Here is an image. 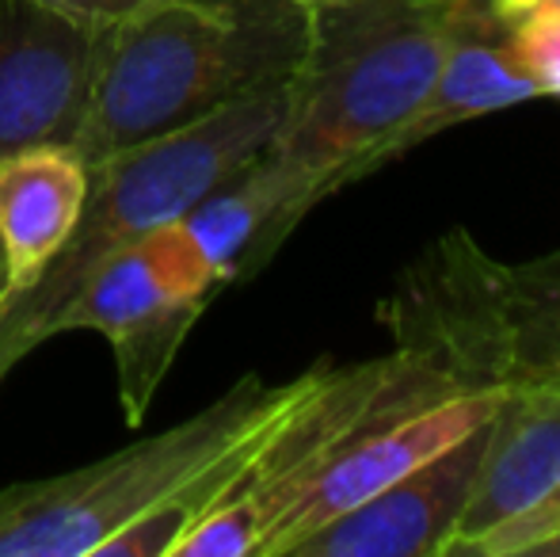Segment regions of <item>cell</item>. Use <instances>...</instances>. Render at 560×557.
Listing matches in <instances>:
<instances>
[{
    "label": "cell",
    "instance_id": "obj_2",
    "mask_svg": "<svg viewBox=\"0 0 560 557\" xmlns=\"http://www.w3.org/2000/svg\"><path fill=\"white\" fill-rule=\"evenodd\" d=\"M305 50L267 153L328 199V179L431 89L488 0H302Z\"/></svg>",
    "mask_w": 560,
    "mask_h": 557
},
{
    "label": "cell",
    "instance_id": "obj_11",
    "mask_svg": "<svg viewBox=\"0 0 560 557\" xmlns=\"http://www.w3.org/2000/svg\"><path fill=\"white\" fill-rule=\"evenodd\" d=\"M560 485V367L518 379L488 423L485 459L443 557H462L472 538L526 512Z\"/></svg>",
    "mask_w": 560,
    "mask_h": 557
},
{
    "label": "cell",
    "instance_id": "obj_6",
    "mask_svg": "<svg viewBox=\"0 0 560 557\" xmlns=\"http://www.w3.org/2000/svg\"><path fill=\"white\" fill-rule=\"evenodd\" d=\"M393 344L428 348L472 386L523 379L508 264L492 260L469 230L431 241L377 310Z\"/></svg>",
    "mask_w": 560,
    "mask_h": 557
},
{
    "label": "cell",
    "instance_id": "obj_14",
    "mask_svg": "<svg viewBox=\"0 0 560 557\" xmlns=\"http://www.w3.org/2000/svg\"><path fill=\"white\" fill-rule=\"evenodd\" d=\"M553 535H560V485L526 512L511 515L480 538H472L462 557H526L534 546Z\"/></svg>",
    "mask_w": 560,
    "mask_h": 557
},
{
    "label": "cell",
    "instance_id": "obj_17",
    "mask_svg": "<svg viewBox=\"0 0 560 557\" xmlns=\"http://www.w3.org/2000/svg\"><path fill=\"white\" fill-rule=\"evenodd\" d=\"M492 12L500 15L503 23H515L518 15L526 12H538V8H560V0H488Z\"/></svg>",
    "mask_w": 560,
    "mask_h": 557
},
{
    "label": "cell",
    "instance_id": "obj_5",
    "mask_svg": "<svg viewBox=\"0 0 560 557\" xmlns=\"http://www.w3.org/2000/svg\"><path fill=\"white\" fill-rule=\"evenodd\" d=\"M218 290L225 279L191 225L176 218L107 256L58 313L54 336L89 328L112 344L118 402L138 428Z\"/></svg>",
    "mask_w": 560,
    "mask_h": 557
},
{
    "label": "cell",
    "instance_id": "obj_4",
    "mask_svg": "<svg viewBox=\"0 0 560 557\" xmlns=\"http://www.w3.org/2000/svg\"><path fill=\"white\" fill-rule=\"evenodd\" d=\"M320 363L267 386L241 374L222 397L161 436L133 439L89 466L0 489V557H96L100 546L264 436L317 382Z\"/></svg>",
    "mask_w": 560,
    "mask_h": 557
},
{
    "label": "cell",
    "instance_id": "obj_9",
    "mask_svg": "<svg viewBox=\"0 0 560 557\" xmlns=\"http://www.w3.org/2000/svg\"><path fill=\"white\" fill-rule=\"evenodd\" d=\"M488 423L339 512L290 557H443L477 481Z\"/></svg>",
    "mask_w": 560,
    "mask_h": 557
},
{
    "label": "cell",
    "instance_id": "obj_12",
    "mask_svg": "<svg viewBox=\"0 0 560 557\" xmlns=\"http://www.w3.org/2000/svg\"><path fill=\"white\" fill-rule=\"evenodd\" d=\"M89 192V164L69 146L23 149L0 161V248L8 294L20 298L73 233ZM0 305V310H4Z\"/></svg>",
    "mask_w": 560,
    "mask_h": 557
},
{
    "label": "cell",
    "instance_id": "obj_3",
    "mask_svg": "<svg viewBox=\"0 0 560 557\" xmlns=\"http://www.w3.org/2000/svg\"><path fill=\"white\" fill-rule=\"evenodd\" d=\"M287 89L290 81L259 89L199 123L89 164V192L73 233L43 276L0 310V386L31 351L54 340L58 313L107 256L184 218L271 146L287 112Z\"/></svg>",
    "mask_w": 560,
    "mask_h": 557
},
{
    "label": "cell",
    "instance_id": "obj_1",
    "mask_svg": "<svg viewBox=\"0 0 560 557\" xmlns=\"http://www.w3.org/2000/svg\"><path fill=\"white\" fill-rule=\"evenodd\" d=\"M302 0H164L104 35L73 153L96 164L294 77Z\"/></svg>",
    "mask_w": 560,
    "mask_h": 557
},
{
    "label": "cell",
    "instance_id": "obj_10",
    "mask_svg": "<svg viewBox=\"0 0 560 557\" xmlns=\"http://www.w3.org/2000/svg\"><path fill=\"white\" fill-rule=\"evenodd\" d=\"M534 96H538V84L526 77L523 61H518L515 46H511V27L488 4L469 23V31L457 38L446 66L439 69V77L420 96V104L389 135H382L370 149H362L354 161H347L328 179V199L336 192H343V187L382 172L385 164L400 161L416 146L457 127V123L480 119V115L503 112V107H518Z\"/></svg>",
    "mask_w": 560,
    "mask_h": 557
},
{
    "label": "cell",
    "instance_id": "obj_7",
    "mask_svg": "<svg viewBox=\"0 0 560 557\" xmlns=\"http://www.w3.org/2000/svg\"><path fill=\"white\" fill-rule=\"evenodd\" d=\"M107 27L43 0H0V161L38 146H73Z\"/></svg>",
    "mask_w": 560,
    "mask_h": 557
},
{
    "label": "cell",
    "instance_id": "obj_19",
    "mask_svg": "<svg viewBox=\"0 0 560 557\" xmlns=\"http://www.w3.org/2000/svg\"><path fill=\"white\" fill-rule=\"evenodd\" d=\"M8 294V264H4V248H0V305H4Z\"/></svg>",
    "mask_w": 560,
    "mask_h": 557
},
{
    "label": "cell",
    "instance_id": "obj_18",
    "mask_svg": "<svg viewBox=\"0 0 560 557\" xmlns=\"http://www.w3.org/2000/svg\"><path fill=\"white\" fill-rule=\"evenodd\" d=\"M526 557H560V535L546 538V543H538V546H534V550L526 554Z\"/></svg>",
    "mask_w": 560,
    "mask_h": 557
},
{
    "label": "cell",
    "instance_id": "obj_16",
    "mask_svg": "<svg viewBox=\"0 0 560 557\" xmlns=\"http://www.w3.org/2000/svg\"><path fill=\"white\" fill-rule=\"evenodd\" d=\"M43 4L58 8V12L73 15L81 23H92V27H115V23L141 15L145 8L164 4V0H43Z\"/></svg>",
    "mask_w": 560,
    "mask_h": 557
},
{
    "label": "cell",
    "instance_id": "obj_13",
    "mask_svg": "<svg viewBox=\"0 0 560 557\" xmlns=\"http://www.w3.org/2000/svg\"><path fill=\"white\" fill-rule=\"evenodd\" d=\"M508 282L523 379L541 367H560V248L526 264H508Z\"/></svg>",
    "mask_w": 560,
    "mask_h": 557
},
{
    "label": "cell",
    "instance_id": "obj_8",
    "mask_svg": "<svg viewBox=\"0 0 560 557\" xmlns=\"http://www.w3.org/2000/svg\"><path fill=\"white\" fill-rule=\"evenodd\" d=\"M508 390L511 386H488L454 394L446 402L431 405V409H420L405 420L377 423V428H366L362 436H354L351 443H343L325 462V469L305 485L302 497L267 531L256 557H290V550L302 538L320 531L339 512L374 497L377 489L397 481L400 474L423 466L439 451H446L450 443H457L469 431H477L480 423L492 420L500 413Z\"/></svg>",
    "mask_w": 560,
    "mask_h": 557
},
{
    "label": "cell",
    "instance_id": "obj_15",
    "mask_svg": "<svg viewBox=\"0 0 560 557\" xmlns=\"http://www.w3.org/2000/svg\"><path fill=\"white\" fill-rule=\"evenodd\" d=\"M508 27L526 77L538 84V96L560 100V8L526 12Z\"/></svg>",
    "mask_w": 560,
    "mask_h": 557
}]
</instances>
